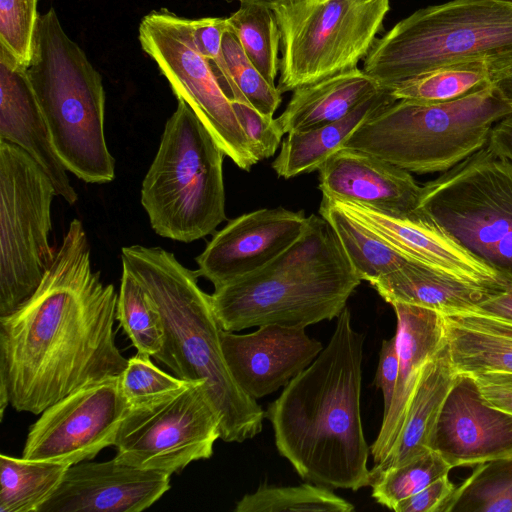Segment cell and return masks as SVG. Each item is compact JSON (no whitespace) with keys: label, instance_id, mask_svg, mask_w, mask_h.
<instances>
[{"label":"cell","instance_id":"cell-41","mask_svg":"<svg viewBox=\"0 0 512 512\" xmlns=\"http://www.w3.org/2000/svg\"><path fill=\"white\" fill-rule=\"evenodd\" d=\"M471 376L484 403L512 414V373L488 371Z\"/></svg>","mask_w":512,"mask_h":512},{"label":"cell","instance_id":"cell-4","mask_svg":"<svg viewBox=\"0 0 512 512\" xmlns=\"http://www.w3.org/2000/svg\"><path fill=\"white\" fill-rule=\"evenodd\" d=\"M360 282L331 225L311 214L288 249L262 268L215 288L211 300L225 331L262 325L306 328L337 318Z\"/></svg>","mask_w":512,"mask_h":512},{"label":"cell","instance_id":"cell-12","mask_svg":"<svg viewBox=\"0 0 512 512\" xmlns=\"http://www.w3.org/2000/svg\"><path fill=\"white\" fill-rule=\"evenodd\" d=\"M220 427L205 382H187L129 405L113 445L115 458L142 469L179 473L212 456Z\"/></svg>","mask_w":512,"mask_h":512},{"label":"cell","instance_id":"cell-1","mask_svg":"<svg viewBox=\"0 0 512 512\" xmlns=\"http://www.w3.org/2000/svg\"><path fill=\"white\" fill-rule=\"evenodd\" d=\"M118 294L91 266L83 224L73 219L35 293L0 317V417L8 404L41 414L80 388L119 376Z\"/></svg>","mask_w":512,"mask_h":512},{"label":"cell","instance_id":"cell-34","mask_svg":"<svg viewBox=\"0 0 512 512\" xmlns=\"http://www.w3.org/2000/svg\"><path fill=\"white\" fill-rule=\"evenodd\" d=\"M353 504L318 484L303 483L298 486L260 485L244 495L235 512L325 511L351 512Z\"/></svg>","mask_w":512,"mask_h":512},{"label":"cell","instance_id":"cell-38","mask_svg":"<svg viewBox=\"0 0 512 512\" xmlns=\"http://www.w3.org/2000/svg\"><path fill=\"white\" fill-rule=\"evenodd\" d=\"M119 380L129 404L179 389L188 382L162 371L151 361L150 355L141 352L128 359Z\"/></svg>","mask_w":512,"mask_h":512},{"label":"cell","instance_id":"cell-33","mask_svg":"<svg viewBox=\"0 0 512 512\" xmlns=\"http://www.w3.org/2000/svg\"><path fill=\"white\" fill-rule=\"evenodd\" d=\"M116 320L119 321L137 352L148 354L161 361L165 335L160 314L139 281L123 268Z\"/></svg>","mask_w":512,"mask_h":512},{"label":"cell","instance_id":"cell-29","mask_svg":"<svg viewBox=\"0 0 512 512\" xmlns=\"http://www.w3.org/2000/svg\"><path fill=\"white\" fill-rule=\"evenodd\" d=\"M68 467L0 454V512H38Z\"/></svg>","mask_w":512,"mask_h":512},{"label":"cell","instance_id":"cell-23","mask_svg":"<svg viewBox=\"0 0 512 512\" xmlns=\"http://www.w3.org/2000/svg\"><path fill=\"white\" fill-rule=\"evenodd\" d=\"M457 377L446 344L424 365L399 436L387 458L370 470L371 482L384 470L431 450L440 412Z\"/></svg>","mask_w":512,"mask_h":512},{"label":"cell","instance_id":"cell-16","mask_svg":"<svg viewBox=\"0 0 512 512\" xmlns=\"http://www.w3.org/2000/svg\"><path fill=\"white\" fill-rule=\"evenodd\" d=\"M167 473L142 469L117 458L70 465L38 512H140L170 489Z\"/></svg>","mask_w":512,"mask_h":512},{"label":"cell","instance_id":"cell-39","mask_svg":"<svg viewBox=\"0 0 512 512\" xmlns=\"http://www.w3.org/2000/svg\"><path fill=\"white\" fill-rule=\"evenodd\" d=\"M189 26L195 45L202 55L209 60L224 92L233 101L235 99V87L222 49L223 35L228 28L227 18L189 19Z\"/></svg>","mask_w":512,"mask_h":512},{"label":"cell","instance_id":"cell-47","mask_svg":"<svg viewBox=\"0 0 512 512\" xmlns=\"http://www.w3.org/2000/svg\"><path fill=\"white\" fill-rule=\"evenodd\" d=\"M225 1H227V2L238 1L239 3H242V2L257 3V4H261V5H264L270 9H272L273 5L278 0H225Z\"/></svg>","mask_w":512,"mask_h":512},{"label":"cell","instance_id":"cell-35","mask_svg":"<svg viewBox=\"0 0 512 512\" xmlns=\"http://www.w3.org/2000/svg\"><path fill=\"white\" fill-rule=\"evenodd\" d=\"M451 469L437 451L428 450L375 476L370 485L372 497L379 504L393 510L398 502L447 475Z\"/></svg>","mask_w":512,"mask_h":512},{"label":"cell","instance_id":"cell-19","mask_svg":"<svg viewBox=\"0 0 512 512\" xmlns=\"http://www.w3.org/2000/svg\"><path fill=\"white\" fill-rule=\"evenodd\" d=\"M331 200L410 261L480 285L495 293L505 290L506 283L496 272L469 254L418 211L417 215L411 217L396 216L354 202Z\"/></svg>","mask_w":512,"mask_h":512},{"label":"cell","instance_id":"cell-25","mask_svg":"<svg viewBox=\"0 0 512 512\" xmlns=\"http://www.w3.org/2000/svg\"><path fill=\"white\" fill-rule=\"evenodd\" d=\"M382 89L357 67L296 88L276 119L284 134L316 128L344 118Z\"/></svg>","mask_w":512,"mask_h":512},{"label":"cell","instance_id":"cell-10","mask_svg":"<svg viewBox=\"0 0 512 512\" xmlns=\"http://www.w3.org/2000/svg\"><path fill=\"white\" fill-rule=\"evenodd\" d=\"M281 93L357 68L369 54L390 0H278Z\"/></svg>","mask_w":512,"mask_h":512},{"label":"cell","instance_id":"cell-22","mask_svg":"<svg viewBox=\"0 0 512 512\" xmlns=\"http://www.w3.org/2000/svg\"><path fill=\"white\" fill-rule=\"evenodd\" d=\"M391 305L397 317L399 374L390 409L370 446L375 465L387 458L399 436L424 365L446 345L441 313L400 302Z\"/></svg>","mask_w":512,"mask_h":512},{"label":"cell","instance_id":"cell-46","mask_svg":"<svg viewBox=\"0 0 512 512\" xmlns=\"http://www.w3.org/2000/svg\"><path fill=\"white\" fill-rule=\"evenodd\" d=\"M491 86L496 95L512 109V63L492 76Z\"/></svg>","mask_w":512,"mask_h":512},{"label":"cell","instance_id":"cell-2","mask_svg":"<svg viewBox=\"0 0 512 512\" xmlns=\"http://www.w3.org/2000/svg\"><path fill=\"white\" fill-rule=\"evenodd\" d=\"M363 352L346 306L328 344L265 412L279 454L304 480L352 491L371 485L360 412Z\"/></svg>","mask_w":512,"mask_h":512},{"label":"cell","instance_id":"cell-24","mask_svg":"<svg viewBox=\"0 0 512 512\" xmlns=\"http://www.w3.org/2000/svg\"><path fill=\"white\" fill-rule=\"evenodd\" d=\"M371 285L389 304L417 305L441 314L473 313L481 301L500 294L413 261Z\"/></svg>","mask_w":512,"mask_h":512},{"label":"cell","instance_id":"cell-42","mask_svg":"<svg viewBox=\"0 0 512 512\" xmlns=\"http://www.w3.org/2000/svg\"><path fill=\"white\" fill-rule=\"evenodd\" d=\"M455 490L448 474L435 480L421 491L398 502L396 512H439L440 507Z\"/></svg>","mask_w":512,"mask_h":512},{"label":"cell","instance_id":"cell-5","mask_svg":"<svg viewBox=\"0 0 512 512\" xmlns=\"http://www.w3.org/2000/svg\"><path fill=\"white\" fill-rule=\"evenodd\" d=\"M26 70L66 169L86 183L113 181L115 160L105 138L101 75L66 34L53 8L37 18Z\"/></svg>","mask_w":512,"mask_h":512},{"label":"cell","instance_id":"cell-3","mask_svg":"<svg viewBox=\"0 0 512 512\" xmlns=\"http://www.w3.org/2000/svg\"><path fill=\"white\" fill-rule=\"evenodd\" d=\"M122 268L143 286L163 324L161 363L188 382H205L221 419L225 442H244L262 431L265 412L233 379L222 347L223 331L211 295L198 285V273L161 247L122 248Z\"/></svg>","mask_w":512,"mask_h":512},{"label":"cell","instance_id":"cell-31","mask_svg":"<svg viewBox=\"0 0 512 512\" xmlns=\"http://www.w3.org/2000/svg\"><path fill=\"white\" fill-rule=\"evenodd\" d=\"M439 512H512V457L476 464Z\"/></svg>","mask_w":512,"mask_h":512},{"label":"cell","instance_id":"cell-43","mask_svg":"<svg viewBox=\"0 0 512 512\" xmlns=\"http://www.w3.org/2000/svg\"><path fill=\"white\" fill-rule=\"evenodd\" d=\"M399 374V356L395 335L383 340L379 353V361L374 379L376 387L380 388L383 394L385 415L391 406Z\"/></svg>","mask_w":512,"mask_h":512},{"label":"cell","instance_id":"cell-36","mask_svg":"<svg viewBox=\"0 0 512 512\" xmlns=\"http://www.w3.org/2000/svg\"><path fill=\"white\" fill-rule=\"evenodd\" d=\"M222 49L235 87L233 101L244 102L259 113L273 117L282 101V93L267 82L248 59L229 26L223 35Z\"/></svg>","mask_w":512,"mask_h":512},{"label":"cell","instance_id":"cell-15","mask_svg":"<svg viewBox=\"0 0 512 512\" xmlns=\"http://www.w3.org/2000/svg\"><path fill=\"white\" fill-rule=\"evenodd\" d=\"M308 221L303 211L283 207L243 214L214 234L196 258V271L214 288L254 272L288 249Z\"/></svg>","mask_w":512,"mask_h":512},{"label":"cell","instance_id":"cell-20","mask_svg":"<svg viewBox=\"0 0 512 512\" xmlns=\"http://www.w3.org/2000/svg\"><path fill=\"white\" fill-rule=\"evenodd\" d=\"M318 171L323 196L396 216L417 215L422 186L409 171L376 156L341 148Z\"/></svg>","mask_w":512,"mask_h":512},{"label":"cell","instance_id":"cell-32","mask_svg":"<svg viewBox=\"0 0 512 512\" xmlns=\"http://www.w3.org/2000/svg\"><path fill=\"white\" fill-rule=\"evenodd\" d=\"M248 59L271 85L280 68V31L272 9L257 3L242 2L227 17Z\"/></svg>","mask_w":512,"mask_h":512},{"label":"cell","instance_id":"cell-8","mask_svg":"<svg viewBox=\"0 0 512 512\" xmlns=\"http://www.w3.org/2000/svg\"><path fill=\"white\" fill-rule=\"evenodd\" d=\"M224 156L194 111L178 100L141 188V204L156 234L190 243L226 220Z\"/></svg>","mask_w":512,"mask_h":512},{"label":"cell","instance_id":"cell-44","mask_svg":"<svg viewBox=\"0 0 512 512\" xmlns=\"http://www.w3.org/2000/svg\"><path fill=\"white\" fill-rule=\"evenodd\" d=\"M473 313L499 318L512 323V282H506L505 290L481 301Z\"/></svg>","mask_w":512,"mask_h":512},{"label":"cell","instance_id":"cell-26","mask_svg":"<svg viewBox=\"0 0 512 512\" xmlns=\"http://www.w3.org/2000/svg\"><path fill=\"white\" fill-rule=\"evenodd\" d=\"M447 349L458 374L512 373V323L478 313L442 314Z\"/></svg>","mask_w":512,"mask_h":512},{"label":"cell","instance_id":"cell-7","mask_svg":"<svg viewBox=\"0 0 512 512\" xmlns=\"http://www.w3.org/2000/svg\"><path fill=\"white\" fill-rule=\"evenodd\" d=\"M512 109L491 84L445 102L400 99L380 108L342 145L417 174L445 172L487 145Z\"/></svg>","mask_w":512,"mask_h":512},{"label":"cell","instance_id":"cell-14","mask_svg":"<svg viewBox=\"0 0 512 512\" xmlns=\"http://www.w3.org/2000/svg\"><path fill=\"white\" fill-rule=\"evenodd\" d=\"M119 376L86 385L44 410L29 429L22 457L70 466L113 446L130 405Z\"/></svg>","mask_w":512,"mask_h":512},{"label":"cell","instance_id":"cell-40","mask_svg":"<svg viewBox=\"0 0 512 512\" xmlns=\"http://www.w3.org/2000/svg\"><path fill=\"white\" fill-rule=\"evenodd\" d=\"M258 161L272 157L284 135L276 118L259 113L250 105L231 101Z\"/></svg>","mask_w":512,"mask_h":512},{"label":"cell","instance_id":"cell-30","mask_svg":"<svg viewBox=\"0 0 512 512\" xmlns=\"http://www.w3.org/2000/svg\"><path fill=\"white\" fill-rule=\"evenodd\" d=\"M495 72L484 60L455 63L406 79L389 92L395 100L451 101L491 84Z\"/></svg>","mask_w":512,"mask_h":512},{"label":"cell","instance_id":"cell-9","mask_svg":"<svg viewBox=\"0 0 512 512\" xmlns=\"http://www.w3.org/2000/svg\"><path fill=\"white\" fill-rule=\"evenodd\" d=\"M418 213L512 282V162L487 145L424 184Z\"/></svg>","mask_w":512,"mask_h":512},{"label":"cell","instance_id":"cell-37","mask_svg":"<svg viewBox=\"0 0 512 512\" xmlns=\"http://www.w3.org/2000/svg\"><path fill=\"white\" fill-rule=\"evenodd\" d=\"M38 0H0V46L21 64L31 59Z\"/></svg>","mask_w":512,"mask_h":512},{"label":"cell","instance_id":"cell-28","mask_svg":"<svg viewBox=\"0 0 512 512\" xmlns=\"http://www.w3.org/2000/svg\"><path fill=\"white\" fill-rule=\"evenodd\" d=\"M320 215L333 228L357 276L370 284L410 260L366 225L323 196Z\"/></svg>","mask_w":512,"mask_h":512},{"label":"cell","instance_id":"cell-21","mask_svg":"<svg viewBox=\"0 0 512 512\" xmlns=\"http://www.w3.org/2000/svg\"><path fill=\"white\" fill-rule=\"evenodd\" d=\"M25 65L0 46V140L30 155L68 204L78 200L67 169L59 158Z\"/></svg>","mask_w":512,"mask_h":512},{"label":"cell","instance_id":"cell-45","mask_svg":"<svg viewBox=\"0 0 512 512\" xmlns=\"http://www.w3.org/2000/svg\"><path fill=\"white\" fill-rule=\"evenodd\" d=\"M487 146L497 155L512 162V114L494 124Z\"/></svg>","mask_w":512,"mask_h":512},{"label":"cell","instance_id":"cell-6","mask_svg":"<svg viewBox=\"0 0 512 512\" xmlns=\"http://www.w3.org/2000/svg\"><path fill=\"white\" fill-rule=\"evenodd\" d=\"M477 60L496 72L512 63V0H450L420 8L376 39L362 70L389 91L435 68Z\"/></svg>","mask_w":512,"mask_h":512},{"label":"cell","instance_id":"cell-18","mask_svg":"<svg viewBox=\"0 0 512 512\" xmlns=\"http://www.w3.org/2000/svg\"><path fill=\"white\" fill-rule=\"evenodd\" d=\"M431 449L452 468L512 457V414L484 403L474 378L458 374L440 412Z\"/></svg>","mask_w":512,"mask_h":512},{"label":"cell","instance_id":"cell-13","mask_svg":"<svg viewBox=\"0 0 512 512\" xmlns=\"http://www.w3.org/2000/svg\"><path fill=\"white\" fill-rule=\"evenodd\" d=\"M139 42L177 100L194 111L226 156L249 171L258 160L213 66L194 43L189 19L164 8L154 10L140 22Z\"/></svg>","mask_w":512,"mask_h":512},{"label":"cell","instance_id":"cell-11","mask_svg":"<svg viewBox=\"0 0 512 512\" xmlns=\"http://www.w3.org/2000/svg\"><path fill=\"white\" fill-rule=\"evenodd\" d=\"M58 196L38 163L0 140V317L37 290L55 252L49 243L51 205Z\"/></svg>","mask_w":512,"mask_h":512},{"label":"cell","instance_id":"cell-17","mask_svg":"<svg viewBox=\"0 0 512 512\" xmlns=\"http://www.w3.org/2000/svg\"><path fill=\"white\" fill-rule=\"evenodd\" d=\"M221 347L237 385L258 399L285 387L324 348L304 327L262 325L254 332L223 330Z\"/></svg>","mask_w":512,"mask_h":512},{"label":"cell","instance_id":"cell-27","mask_svg":"<svg viewBox=\"0 0 512 512\" xmlns=\"http://www.w3.org/2000/svg\"><path fill=\"white\" fill-rule=\"evenodd\" d=\"M394 101L390 92L382 89L338 121L287 133L272 168L285 179L318 170L364 121Z\"/></svg>","mask_w":512,"mask_h":512}]
</instances>
